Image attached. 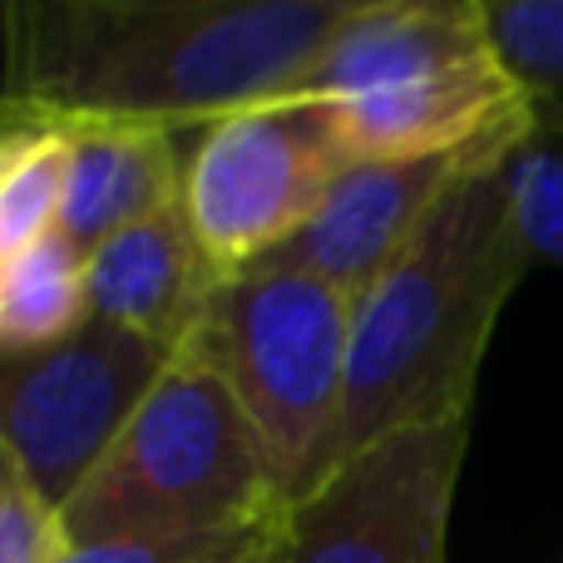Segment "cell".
<instances>
[{"label":"cell","instance_id":"obj_1","mask_svg":"<svg viewBox=\"0 0 563 563\" xmlns=\"http://www.w3.org/2000/svg\"><path fill=\"white\" fill-rule=\"evenodd\" d=\"M356 0H20L5 114L198 134L287 99Z\"/></svg>","mask_w":563,"mask_h":563},{"label":"cell","instance_id":"obj_2","mask_svg":"<svg viewBox=\"0 0 563 563\" xmlns=\"http://www.w3.org/2000/svg\"><path fill=\"white\" fill-rule=\"evenodd\" d=\"M509 144L470 164L366 291L351 297V376L336 465L396 430L475 416L499 311L534 267ZM331 465V470H336Z\"/></svg>","mask_w":563,"mask_h":563},{"label":"cell","instance_id":"obj_3","mask_svg":"<svg viewBox=\"0 0 563 563\" xmlns=\"http://www.w3.org/2000/svg\"><path fill=\"white\" fill-rule=\"evenodd\" d=\"M297 95L336 109L351 158L465 154L539 124L479 0H356Z\"/></svg>","mask_w":563,"mask_h":563},{"label":"cell","instance_id":"obj_4","mask_svg":"<svg viewBox=\"0 0 563 563\" xmlns=\"http://www.w3.org/2000/svg\"><path fill=\"white\" fill-rule=\"evenodd\" d=\"M267 455L233 390L178 351L95 475L69 495V544L144 534H243L282 525Z\"/></svg>","mask_w":563,"mask_h":563},{"label":"cell","instance_id":"obj_5","mask_svg":"<svg viewBox=\"0 0 563 563\" xmlns=\"http://www.w3.org/2000/svg\"><path fill=\"white\" fill-rule=\"evenodd\" d=\"M184 351L243 406L282 505L331 475L351 376L346 291L297 267H247L213 287Z\"/></svg>","mask_w":563,"mask_h":563},{"label":"cell","instance_id":"obj_6","mask_svg":"<svg viewBox=\"0 0 563 563\" xmlns=\"http://www.w3.org/2000/svg\"><path fill=\"white\" fill-rule=\"evenodd\" d=\"M346 164L351 148L327 99H267L188 139L178 203L208 263L233 277L287 247Z\"/></svg>","mask_w":563,"mask_h":563},{"label":"cell","instance_id":"obj_7","mask_svg":"<svg viewBox=\"0 0 563 563\" xmlns=\"http://www.w3.org/2000/svg\"><path fill=\"white\" fill-rule=\"evenodd\" d=\"M174 361V346L95 317L55 346L5 356L0 376L5 465L65 509Z\"/></svg>","mask_w":563,"mask_h":563},{"label":"cell","instance_id":"obj_8","mask_svg":"<svg viewBox=\"0 0 563 563\" xmlns=\"http://www.w3.org/2000/svg\"><path fill=\"white\" fill-rule=\"evenodd\" d=\"M470 416L380 435L287 505L277 563H445Z\"/></svg>","mask_w":563,"mask_h":563},{"label":"cell","instance_id":"obj_9","mask_svg":"<svg viewBox=\"0 0 563 563\" xmlns=\"http://www.w3.org/2000/svg\"><path fill=\"white\" fill-rule=\"evenodd\" d=\"M539 124H519L505 134L485 139V144L465 148V154H435V158H351L336 174L327 203L317 208L307 228L267 257V267H297L346 297L366 291L371 282L386 273L400 257V247L420 233L435 203L450 194L470 164L509 144H529ZM263 267V263H257Z\"/></svg>","mask_w":563,"mask_h":563},{"label":"cell","instance_id":"obj_10","mask_svg":"<svg viewBox=\"0 0 563 563\" xmlns=\"http://www.w3.org/2000/svg\"><path fill=\"white\" fill-rule=\"evenodd\" d=\"M218 282L178 203L89 247V317L184 351Z\"/></svg>","mask_w":563,"mask_h":563},{"label":"cell","instance_id":"obj_11","mask_svg":"<svg viewBox=\"0 0 563 563\" xmlns=\"http://www.w3.org/2000/svg\"><path fill=\"white\" fill-rule=\"evenodd\" d=\"M69 144L65 213L59 233L69 243L99 247L104 238L168 213L184 198V134L124 124H59Z\"/></svg>","mask_w":563,"mask_h":563},{"label":"cell","instance_id":"obj_12","mask_svg":"<svg viewBox=\"0 0 563 563\" xmlns=\"http://www.w3.org/2000/svg\"><path fill=\"white\" fill-rule=\"evenodd\" d=\"M89 321V253L49 233L0 257V346L5 356L55 346Z\"/></svg>","mask_w":563,"mask_h":563},{"label":"cell","instance_id":"obj_13","mask_svg":"<svg viewBox=\"0 0 563 563\" xmlns=\"http://www.w3.org/2000/svg\"><path fill=\"white\" fill-rule=\"evenodd\" d=\"M65 174H69L65 129L45 124V119L5 114V144H0V257L59 233Z\"/></svg>","mask_w":563,"mask_h":563},{"label":"cell","instance_id":"obj_14","mask_svg":"<svg viewBox=\"0 0 563 563\" xmlns=\"http://www.w3.org/2000/svg\"><path fill=\"white\" fill-rule=\"evenodd\" d=\"M509 75L534 99L563 104V0H479Z\"/></svg>","mask_w":563,"mask_h":563},{"label":"cell","instance_id":"obj_15","mask_svg":"<svg viewBox=\"0 0 563 563\" xmlns=\"http://www.w3.org/2000/svg\"><path fill=\"white\" fill-rule=\"evenodd\" d=\"M282 525L243 529V534H144L109 539V544H79L65 563H257L277 549Z\"/></svg>","mask_w":563,"mask_h":563},{"label":"cell","instance_id":"obj_16","mask_svg":"<svg viewBox=\"0 0 563 563\" xmlns=\"http://www.w3.org/2000/svg\"><path fill=\"white\" fill-rule=\"evenodd\" d=\"M515 203L534 263L563 267V139L534 134L515 154Z\"/></svg>","mask_w":563,"mask_h":563},{"label":"cell","instance_id":"obj_17","mask_svg":"<svg viewBox=\"0 0 563 563\" xmlns=\"http://www.w3.org/2000/svg\"><path fill=\"white\" fill-rule=\"evenodd\" d=\"M69 549L65 509L10 465L0 470V563H65Z\"/></svg>","mask_w":563,"mask_h":563},{"label":"cell","instance_id":"obj_18","mask_svg":"<svg viewBox=\"0 0 563 563\" xmlns=\"http://www.w3.org/2000/svg\"><path fill=\"white\" fill-rule=\"evenodd\" d=\"M534 119H539V134L563 139V104H554V99H534Z\"/></svg>","mask_w":563,"mask_h":563},{"label":"cell","instance_id":"obj_19","mask_svg":"<svg viewBox=\"0 0 563 563\" xmlns=\"http://www.w3.org/2000/svg\"><path fill=\"white\" fill-rule=\"evenodd\" d=\"M257 563H277V549H273V554H263V559H257Z\"/></svg>","mask_w":563,"mask_h":563}]
</instances>
